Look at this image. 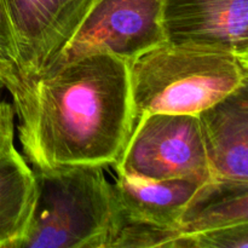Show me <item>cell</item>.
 <instances>
[{"mask_svg":"<svg viewBox=\"0 0 248 248\" xmlns=\"http://www.w3.org/2000/svg\"><path fill=\"white\" fill-rule=\"evenodd\" d=\"M12 107L33 170L114 166L133 128L128 62L97 52L56 65L23 80Z\"/></svg>","mask_w":248,"mask_h":248,"instance_id":"6da1fadb","label":"cell"},{"mask_svg":"<svg viewBox=\"0 0 248 248\" xmlns=\"http://www.w3.org/2000/svg\"><path fill=\"white\" fill-rule=\"evenodd\" d=\"M133 125L144 114L198 115L248 84V56L164 43L128 63Z\"/></svg>","mask_w":248,"mask_h":248,"instance_id":"7a4b0ae2","label":"cell"},{"mask_svg":"<svg viewBox=\"0 0 248 248\" xmlns=\"http://www.w3.org/2000/svg\"><path fill=\"white\" fill-rule=\"evenodd\" d=\"M33 172V206L14 248H102L114 211L104 167L64 165Z\"/></svg>","mask_w":248,"mask_h":248,"instance_id":"3957f363","label":"cell"},{"mask_svg":"<svg viewBox=\"0 0 248 248\" xmlns=\"http://www.w3.org/2000/svg\"><path fill=\"white\" fill-rule=\"evenodd\" d=\"M114 167L118 176L136 181L212 177L200 121L193 114L140 116Z\"/></svg>","mask_w":248,"mask_h":248,"instance_id":"277c9868","label":"cell"},{"mask_svg":"<svg viewBox=\"0 0 248 248\" xmlns=\"http://www.w3.org/2000/svg\"><path fill=\"white\" fill-rule=\"evenodd\" d=\"M161 10L162 0H91L44 72L97 52L111 53L130 63L165 43Z\"/></svg>","mask_w":248,"mask_h":248,"instance_id":"5b68a950","label":"cell"},{"mask_svg":"<svg viewBox=\"0 0 248 248\" xmlns=\"http://www.w3.org/2000/svg\"><path fill=\"white\" fill-rule=\"evenodd\" d=\"M23 80L41 74L78 26L91 0H0Z\"/></svg>","mask_w":248,"mask_h":248,"instance_id":"8992f818","label":"cell"},{"mask_svg":"<svg viewBox=\"0 0 248 248\" xmlns=\"http://www.w3.org/2000/svg\"><path fill=\"white\" fill-rule=\"evenodd\" d=\"M165 43L248 56V0H162Z\"/></svg>","mask_w":248,"mask_h":248,"instance_id":"52a82bcc","label":"cell"},{"mask_svg":"<svg viewBox=\"0 0 248 248\" xmlns=\"http://www.w3.org/2000/svg\"><path fill=\"white\" fill-rule=\"evenodd\" d=\"M211 176L248 181V84L198 114Z\"/></svg>","mask_w":248,"mask_h":248,"instance_id":"ba28073f","label":"cell"},{"mask_svg":"<svg viewBox=\"0 0 248 248\" xmlns=\"http://www.w3.org/2000/svg\"><path fill=\"white\" fill-rule=\"evenodd\" d=\"M206 179L184 177L136 181L118 176L115 183H111L114 212L128 219L178 230L186 203Z\"/></svg>","mask_w":248,"mask_h":248,"instance_id":"9c48e42d","label":"cell"},{"mask_svg":"<svg viewBox=\"0 0 248 248\" xmlns=\"http://www.w3.org/2000/svg\"><path fill=\"white\" fill-rule=\"evenodd\" d=\"M248 223V181L206 179L186 203L178 223L179 235Z\"/></svg>","mask_w":248,"mask_h":248,"instance_id":"30bf717a","label":"cell"},{"mask_svg":"<svg viewBox=\"0 0 248 248\" xmlns=\"http://www.w3.org/2000/svg\"><path fill=\"white\" fill-rule=\"evenodd\" d=\"M35 177L14 147L0 157V248H14L33 206Z\"/></svg>","mask_w":248,"mask_h":248,"instance_id":"8fae6325","label":"cell"},{"mask_svg":"<svg viewBox=\"0 0 248 248\" xmlns=\"http://www.w3.org/2000/svg\"><path fill=\"white\" fill-rule=\"evenodd\" d=\"M178 235L176 229L128 219L113 211L102 248H170Z\"/></svg>","mask_w":248,"mask_h":248,"instance_id":"7c38bea8","label":"cell"},{"mask_svg":"<svg viewBox=\"0 0 248 248\" xmlns=\"http://www.w3.org/2000/svg\"><path fill=\"white\" fill-rule=\"evenodd\" d=\"M170 248H248V223L190 235L181 234Z\"/></svg>","mask_w":248,"mask_h":248,"instance_id":"4fadbf2b","label":"cell"},{"mask_svg":"<svg viewBox=\"0 0 248 248\" xmlns=\"http://www.w3.org/2000/svg\"><path fill=\"white\" fill-rule=\"evenodd\" d=\"M15 110L11 103L1 98L0 91V157L14 147Z\"/></svg>","mask_w":248,"mask_h":248,"instance_id":"5bb4252c","label":"cell"},{"mask_svg":"<svg viewBox=\"0 0 248 248\" xmlns=\"http://www.w3.org/2000/svg\"><path fill=\"white\" fill-rule=\"evenodd\" d=\"M0 85L9 91L12 101L17 98L23 87V79L12 63L0 58Z\"/></svg>","mask_w":248,"mask_h":248,"instance_id":"9a60e30c","label":"cell"},{"mask_svg":"<svg viewBox=\"0 0 248 248\" xmlns=\"http://www.w3.org/2000/svg\"><path fill=\"white\" fill-rule=\"evenodd\" d=\"M0 58L12 63L16 67V47H15L14 39H12L11 31H10V27L9 23H7L6 16H5L4 9L1 6V2H0Z\"/></svg>","mask_w":248,"mask_h":248,"instance_id":"2e32d148","label":"cell"},{"mask_svg":"<svg viewBox=\"0 0 248 248\" xmlns=\"http://www.w3.org/2000/svg\"><path fill=\"white\" fill-rule=\"evenodd\" d=\"M2 89H4V87H2V86H1V85H0V91H1V90H2Z\"/></svg>","mask_w":248,"mask_h":248,"instance_id":"e0dca14e","label":"cell"}]
</instances>
